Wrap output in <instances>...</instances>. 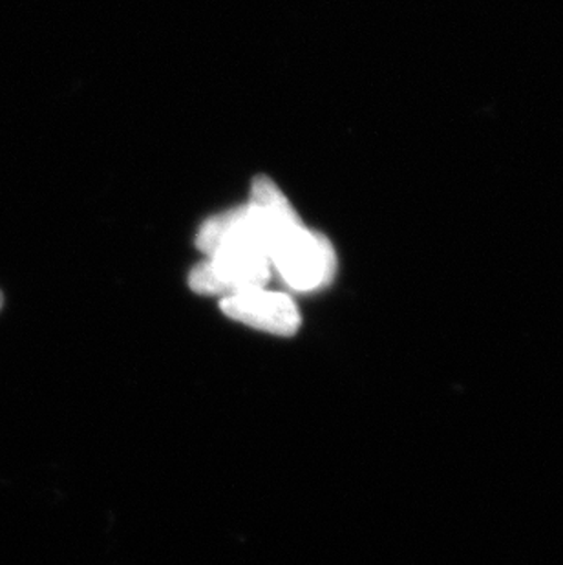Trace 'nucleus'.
<instances>
[{"instance_id":"5","label":"nucleus","mask_w":563,"mask_h":565,"mask_svg":"<svg viewBox=\"0 0 563 565\" xmlns=\"http://www.w3.org/2000/svg\"><path fill=\"white\" fill-rule=\"evenodd\" d=\"M2 302H4V299H2V294H0V308H2Z\"/></svg>"},{"instance_id":"1","label":"nucleus","mask_w":563,"mask_h":565,"mask_svg":"<svg viewBox=\"0 0 563 565\" xmlns=\"http://www.w3.org/2000/svg\"><path fill=\"white\" fill-rule=\"evenodd\" d=\"M269 260L287 288L295 291L325 288L337 273L336 249L330 241L309 231L302 222L273 233Z\"/></svg>"},{"instance_id":"4","label":"nucleus","mask_w":563,"mask_h":565,"mask_svg":"<svg viewBox=\"0 0 563 565\" xmlns=\"http://www.w3.org/2000/svg\"><path fill=\"white\" fill-rule=\"evenodd\" d=\"M220 306L236 322L273 335H295L302 322L300 311L289 295L267 291L266 288L231 295L222 299Z\"/></svg>"},{"instance_id":"2","label":"nucleus","mask_w":563,"mask_h":565,"mask_svg":"<svg viewBox=\"0 0 563 565\" xmlns=\"http://www.w3.org/2000/svg\"><path fill=\"white\" fill-rule=\"evenodd\" d=\"M269 256L253 249H231L208 256L191 271L189 284L200 295L244 294L251 289L266 288L272 278Z\"/></svg>"},{"instance_id":"3","label":"nucleus","mask_w":563,"mask_h":565,"mask_svg":"<svg viewBox=\"0 0 563 565\" xmlns=\"http://www.w3.org/2000/svg\"><path fill=\"white\" fill-rule=\"evenodd\" d=\"M196 246L208 256L231 249H253L269 256V227L262 214L247 203L209 218L198 231Z\"/></svg>"}]
</instances>
